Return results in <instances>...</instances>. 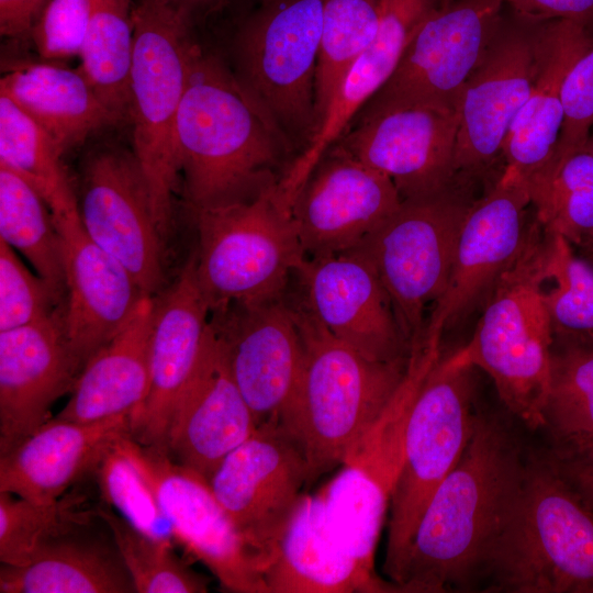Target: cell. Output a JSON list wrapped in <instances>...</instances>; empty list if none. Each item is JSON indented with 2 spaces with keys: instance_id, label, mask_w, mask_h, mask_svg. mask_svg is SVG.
Masks as SVG:
<instances>
[{
  "instance_id": "6da1fadb",
  "label": "cell",
  "mask_w": 593,
  "mask_h": 593,
  "mask_svg": "<svg viewBox=\"0 0 593 593\" xmlns=\"http://www.w3.org/2000/svg\"><path fill=\"white\" fill-rule=\"evenodd\" d=\"M525 469L521 449L505 427L477 414L463 454L419 519L399 592L467 591L482 582Z\"/></svg>"
},
{
  "instance_id": "7a4b0ae2",
  "label": "cell",
  "mask_w": 593,
  "mask_h": 593,
  "mask_svg": "<svg viewBox=\"0 0 593 593\" xmlns=\"http://www.w3.org/2000/svg\"><path fill=\"white\" fill-rule=\"evenodd\" d=\"M287 139L234 76L199 49L176 125L182 193L190 210L251 201L273 189Z\"/></svg>"
},
{
  "instance_id": "3957f363",
  "label": "cell",
  "mask_w": 593,
  "mask_h": 593,
  "mask_svg": "<svg viewBox=\"0 0 593 593\" xmlns=\"http://www.w3.org/2000/svg\"><path fill=\"white\" fill-rule=\"evenodd\" d=\"M305 360L298 390L277 422L307 463V485L351 462L403 383L409 362L373 361L332 336L293 303Z\"/></svg>"
},
{
  "instance_id": "277c9868",
  "label": "cell",
  "mask_w": 593,
  "mask_h": 593,
  "mask_svg": "<svg viewBox=\"0 0 593 593\" xmlns=\"http://www.w3.org/2000/svg\"><path fill=\"white\" fill-rule=\"evenodd\" d=\"M482 581L485 592L593 593V508L555 457L526 462Z\"/></svg>"
},
{
  "instance_id": "5b68a950",
  "label": "cell",
  "mask_w": 593,
  "mask_h": 593,
  "mask_svg": "<svg viewBox=\"0 0 593 593\" xmlns=\"http://www.w3.org/2000/svg\"><path fill=\"white\" fill-rule=\"evenodd\" d=\"M544 238L534 219L522 250L483 303L471 339L457 350L490 376L506 409L530 429L545 427L553 342L544 302Z\"/></svg>"
},
{
  "instance_id": "8992f818",
  "label": "cell",
  "mask_w": 593,
  "mask_h": 593,
  "mask_svg": "<svg viewBox=\"0 0 593 593\" xmlns=\"http://www.w3.org/2000/svg\"><path fill=\"white\" fill-rule=\"evenodd\" d=\"M275 188L251 201L191 210L198 235L193 270L212 315L284 298L305 259Z\"/></svg>"
},
{
  "instance_id": "52a82bcc",
  "label": "cell",
  "mask_w": 593,
  "mask_h": 593,
  "mask_svg": "<svg viewBox=\"0 0 593 593\" xmlns=\"http://www.w3.org/2000/svg\"><path fill=\"white\" fill-rule=\"evenodd\" d=\"M190 20L155 0L133 9L134 49L130 74L133 153L146 178L164 240L178 186L176 125L194 57L200 49Z\"/></svg>"
},
{
  "instance_id": "ba28073f",
  "label": "cell",
  "mask_w": 593,
  "mask_h": 593,
  "mask_svg": "<svg viewBox=\"0 0 593 593\" xmlns=\"http://www.w3.org/2000/svg\"><path fill=\"white\" fill-rule=\"evenodd\" d=\"M473 367L457 351L435 361L412 402L403 461L390 500L383 572L401 581L419 519L463 454L475 422ZM399 592V590H398Z\"/></svg>"
},
{
  "instance_id": "9c48e42d",
  "label": "cell",
  "mask_w": 593,
  "mask_h": 593,
  "mask_svg": "<svg viewBox=\"0 0 593 593\" xmlns=\"http://www.w3.org/2000/svg\"><path fill=\"white\" fill-rule=\"evenodd\" d=\"M458 179L434 195L404 200L359 248L382 281L412 350L426 339L427 311L444 296L462 222L472 205Z\"/></svg>"
},
{
  "instance_id": "30bf717a",
  "label": "cell",
  "mask_w": 593,
  "mask_h": 593,
  "mask_svg": "<svg viewBox=\"0 0 593 593\" xmlns=\"http://www.w3.org/2000/svg\"><path fill=\"white\" fill-rule=\"evenodd\" d=\"M325 0H272L237 41L243 92L287 141L304 142L316 128L315 71Z\"/></svg>"
},
{
  "instance_id": "8fae6325",
  "label": "cell",
  "mask_w": 593,
  "mask_h": 593,
  "mask_svg": "<svg viewBox=\"0 0 593 593\" xmlns=\"http://www.w3.org/2000/svg\"><path fill=\"white\" fill-rule=\"evenodd\" d=\"M503 0H454L418 26L393 75L358 113L429 105L457 111L503 19Z\"/></svg>"
},
{
  "instance_id": "7c38bea8",
  "label": "cell",
  "mask_w": 593,
  "mask_h": 593,
  "mask_svg": "<svg viewBox=\"0 0 593 593\" xmlns=\"http://www.w3.org/2000/svg\"><path fill=\"white\" fill-rule=\"evenodd\" d=\"M210 486L262 573L307 485V463L293 437L272 419L221 462Z\"/></svg>"
},
{
  "instance_id": "4fadbf2b",
  "label": "cell",
  "mask_w": 593,
  "mask_h": 593,
  "mask_svg": "<svg viewBox=\"0 0 593 593\" xmlns=\"http://www.w3.org/2000/svg\"><path fill=\"white\" fill-rule=\"evenodd\" d=\"M152 486L175 540L236 593H268L262 567L199 473L174 461L167 451L125 436L119 440Z\"/></svg>"
},
{
  "instance_id": "5bb4252c",
  "label": "cell",
  "mask_w": 593,
  "mask_h": 593,
  "mask_svg": "<svg viewBox=\"0 0 593 593\" xmlns=\"http://www.w3.org/2000/svg\"><path fill=\"white\" fill-rule=\"evenodd\" d=\"M544 21L503 16L482 60L466 82L457 103L455 171L469 180L502 154L537 68Z\"/></svg>"
},
{
  "instance_id": "9a60e30c",
  "label": "cell",
  "mask_w": 593,
  "mask_h": 593,
  "mask_svg": "<svg viewBox=\"0 0 593 593\" xmlns=\"http://www.w3.org/2000/svg\"><path fill=\"white\" fill-rule=\"evenodd\" d=\"M78 210L83 230L133 276L145 295L163 283L164 238L134 153L102 148L83 166Z\"/></svg>"
},
{
  "instance_id": "2e32d148",
  "label": "cell",
  "mask_w": 593,
  "mask_h": 593,
  "mask_svg": "<svg viewBox=\"0 0 593 593\" xmlns=\"http://www.w3.org/2000/svg\"><path fill=\"white\" fill-rule=\"evenodd\" d=\"M457 134V111L404 105L357 115L333 146L388 176L404 201L434 195L459 179Z\"/></svg>"
},
{
  "instance_id": "e0dca14e",
  "label": "cell",
  "mask_w": 593,
  "mask_h": 593,
  "mask_svg": "<svg viewBox=\"0 0 593 593\" xmlns=\"http://www.w3.org/2000/svg\"><path fill=\"white\" fill-rule=\"evenodd\" d=\"M392 180L332 146L299 189L290 214L305 258L359 248L401 206Z\"/></svg>"
},
{
  "instance_id": "ac0fdd59",
  "label": "cell",
  "mask_w": 593,
  "mask_h": 593,
  "mask_svg": "<svg viewBox=\"0 0 593 593\" xmlns=\"http://www.w3.org/2000/svg\"><path fill=\"white\" fill-rule=\"evenodd\" d=\"M301 303L332 336L366 358L409 362L411 345L371 262L358 250L305 258Z\"/></svg>"
},
{
  "instance_id": "d6986e66",
  "label": "cell",
  "mask_w": 593,
  "mask_h": 593,
  "mask_svg": "<svg viewBox=\"0 0 593 593\" xmlns=\"http://www.w3.org/2000/svg\"><path fill=\"white\" fill-rule=\"evenodd\" d=\"M529 205L525 177L505 166L486 194L473 201L462 222L449 283L429 314L427 331L444 333L483 305L526 242Z\"/></svg>"
},
{
  "instance_id": "ffe728a7",
  "label": "cell",
  "mask_w": 593,
  "mask_h": 593,
  "mask_svg": "<svg viewBox=\"0 0 593 593\" xmlns=\"http://www.w3.org/2000/svg\"><path fill=\"white\" fill-rule=\"evenodd\" d=\"M232 377L257 425L277 419L301 381L305 349L298 316L284 298L211 316Z\"/></svg>"
},
{
  "instance_id": "44dd1931",
  "label": "cell",
  "mask_w": 593,
  "mask_h": 593,
  "mask_svg": "<svg viewBox=\"0 0 593 593\" xmlns=\"http://www.w3.org/2000/svg\"><path fill=\"white\" fill-rule=\"evenodd\" d=\"M257 427L210 320L197 365L176 400L166 451L174 461L209 481L227 455Z\"/></svg>"
},
{
  "instance_id": "7402d4cb",
  "label": "cell",
  "mask_w": 593,
  "mask_h": 593,
  "mask_svg": "<svg viewBox=\"0 0 593 593\" xmlns=\"http://www.w3.org/2000/svg\"><path fill=\"white\" fill-rule=\"evenodd\" d=\"M79 373L64 313L0 332V457L49 421L52 405L71 392Z\"/></svg>"
},
{
  "instance_id": "603a6c76",
  "label": "cell",
  "mask_w": 593,
  "mask_h": 593,
  "mask_svg": "<svg viewBox=\"0 0 593 593\" xmlns=\"http://www.w3.org/2000/svg\"><path fill=\"white\" fill-rule=\"evenodd\" d=\"M66 271L64 329L79 369L130 321L146 296L128 270L83 230L79 211L53 216Z\"/></svg>"
},
{
  "instance_id": "cb8c5ba5",
  "label": "cell",
  "mask_w": 593,
  "mask_h": 593,
  "mask_svg": "<svg viewBox=\"0 0 593 593\" xmlns=\"http://www.w3.org/2000/svg\"><path fill=\"white\" fill-rule=\"evenodd\" d=\"M210 309L195 280L192 258L155 298L149 343V388L131 417V435L166 451L171 413L190 378L210 328Z\"/></svg>"
},
{
  "instance_id": "d4e9b609",
  "label": "cell",
  "mask_w": 593,
  "mask_h": 593,
  "mask_svg": "<svg viewBox=\"0 0 593 593\" xmlns=\"http://www.w3.org/2000/svg\"><path fill=\"white\" fill-rule=\"evenodd\" d=\"M438 7V0H382L373 43L348 69L312 138L276 187V194L287 209L322 156L393 75L416 30Z\"/></svg>"
},
{
  "instance_id": "484cf974",
  "label": "cell",
  "mask_w": 593,
  "mask_h": 593,
  "mask_svg": "<svg viewBox=\"0 0 593 593\" xmlns=\"http://www.w3.org/2000/svg\"><path fill=\"white\" fill-rule=\"evenodd\" d=\"M125 436H132L127 415L92 423L49 419L0 457V491L35 503L55 502Z\"/></svg>"
},
{
  "instance_id": "4316f807",
  "label": "cell",
  "mask_w": 593,
  "mask_h": 593,
  "mask_svg": "<svg viewBox=\"0 0 593 593\" xmlns=\"http://www.w3.org/2000/svg\"><path fill=\"white\" fill-rule=\"evenodd\" d=\"M268 593L398 592L365 572L333 537L323 500L303 493L264 570Z\"/></svg>"
},
{
  "instance_id": "83f0119b",
  "label": "cell",
  "mask_w": 593,
  "mask_h": 593,
  "mask_svg": "<svg viewBox=\"0 0 593 593\" xmlns=\"http://www.w3.org/2000/svg\"><path fill=\"white\" fill-rule=\"evenodd\" d=\"M592 42L590 29L578 22L544 21L532 89L502 148L505 166L513 167L523 177L553 156L563 124L564 79Z\"/></svg>"
},
{
  "instance_id": "f1b7e54d",
  "label": "cell",
  "mask_w": 593,
  "mask_h": 593,
  "mask_svg": "<svg viewBox=\"0 0 593 593\" xmlns=\"http://www.w3.org/2000/svg\"><path fill=\"white\" fill-rule=\"evenodd\" d=\"M154 306L155 298L144 296L125 326L88 359L57 418L92 423L139 410L149 388Z\"/></svg>"
},
{
  "instance_id": "f546056e",
  "label": "cell",
  "mask_w": 593,
  "mask_h": 593,
  "mask_svg": "<svg viewBox=\"0 0 593 593\" xmlns=\"http://www.w3.org/2000/svg\"><path fill=\"white\" fill-rule=\"evenodd\" d=\"M8 97L66 153L120 122L79 69L52 63H21L0 80Z\"/></svg>"
},
{
  "instance_id": "4dcf8cb0",
  "label": "cell",
  "mask_w": 593,
  "mask_h": 593,
  "mask_svg": "<svg viewBox=\"0 0 593 593\" xmlns=\"http://www.w3.org/2000/svg\"><path fill=\"white\" fill-rule=\"evenodd\" d=\"M99 518L47 544L25 566L1 563L0 592H136L112 534L92 532Z\"/></svg>"
},
{
  "instance_id": "1f68e13d",
  "label": "cell",
  "mask_w": 593,
  "mask_h": 593,
  "mask_svg": "<svg viewBox=\"0 0 593 593\" xmlns=\"http://www.w3.org/2000/svg\"><path fill=\"white\" fill-rule=\"evenodd\" d=\"M395 481L358 463H346L318 491L326 524L338 545L370 575L374 552L390 508Z\"/></svg>"
},
{
  "instance_id": "d6a6232c",
  "label": "cell",
  "mask_w": 593,
  "mask_h": 593,
  "mask_svg": "<svg viewBox=\"0 0 593 593\" xmlns=\"http://www.w3.org/2000/svg\"><path fill=\"white\" fill-rule=\"evenodd\" d=\"M545 427L560 459L593 441V335L553 334Z\"/></svg>"
},
{
  "instance_id": "836d02e7",
  "label": "cell",
  "mask_w": 593,
  "mask_h": 593,
  "mask_svg": "<svg viewBox=\"0 0 593 593\" xmlns=\"http://www.w3.org/2000/svg\"><path fill=\"white\" fill-rule=\"evenodd\" d=\"M535 220L579 253L593 244V155L582 148L525 178Z\"/></svg>"
},
{
  "instance_id": "e575fe53",
  "label": "cell",
  "mask_w": 593,
  "mask_h": 593,
  "mask_svg": "<svg viewBox=\"0 0 593 593\" xmlns=\"http://www.w3.org/2000/svg\"><path fill=\"white\" fill-rule=\"evenodd\" d=\"M0 238L22 254L60 300L66 271L60 234L37 190L0 164Z\"/></svg>"
},
{
  "instance_id": "d590c367",
  "label": "cell",
  "mask_w": 593,
  "mask_h": 593,
  "mask_svg": "<svg viewBox=\"0 0 593 593\" xmlns=\"http://www.w3.org/2000/svg\"><path fill=\"white\" fill-rule=\"evenodd\" d=\"M133 49L132 0H94L78 69L122 120L130 118Z\"/></svg>"
},
{
  "instance_id": "8d00e7d4",
  "label": "cell",
  "mask_w": 593,
  "mask_h": 593,
  "mask_svg": "<svg viewBox=\"0 0 593 593\" xmlns=\"http://www.w3.org/2000/svg\"><path fill=\"white\" fill-rule=\"evenodd\" d=\"M65 153L8 97L0 94V164L24 177L52 215L78 212V199L63 164Z\"/></svg>"
},
{
  "instance_id": "74e56055",
  "label": "cell",
  "mask_w": 593,
  "mask_h": 593,
  "mask_svg": "<svg viewBox=\"0 0 593 593\" xmlns=\"http://www.w3.org/2000/svg\"><path fill=\"white\" fill-rule=\"evenodd\" d=\"M79 493L35 503L0 491V561L25 566L49 542L98 518Z\"/></svg>"
},
{
  "instance_id": "f35d334b",
  "label": "cell",
  "mask_w": 593,
  "mask_h": 593,
  "mask_svg": "<svg viewBox=\"0 0 593 593\" xmlns=\"http://www.w3.org/2000/svg\"><path fill=\"white\" fill-rule=\"evenodd\" d=\"M381 5L382 0L324 1L315 71L316 127L348 69L373 43Z\"/></svg>"
},
{
  "instance_id": "ab89813d",
  "label": "cell",
  "mask_w": 593,
  "mask_h": 593,
  "mask_svg": "<svg viewBox=\"0 0 593 593\" xmlns=\"http://www.w3.org/2000/svg\"><path fill=\"white\" fill-rule=\"evenodd\" d=\"M545 233L542 265L544 302L553 334L593 335V264L562 236Z\"/></svg>"
},
{
  "instance_id": "60d3db41",
  "label": "cell",
  "mask_w": 593,
  "mask_h": 593,
  "mask_svg": "<svg viewBox=\"0 0 593 593\" xmlns=\"http://www.w3.org/2000/svg\"><path fill=\"white\" fill-rule=\"evenodd\" d=\"M97 511L110 528L137 593H201L209 590L205 579L174 553L172 544L141 533L107 503Z\"/></svg>"
},
{
  "instance_id": "b9f144b4",
  "label": "cell",
  "mask_w": 593,
  "mask_h": 593,
  "mask_svg": "<svg viewBox=\"0 0 593 593\" xmlns=\"http://www.w3.org/2000/svg\"><path fill=\"white\" fill-rule=\"evenodd\" d=\"M119 440L104 452L92 472L103 500L141 533L155 540L172 544L171 525L152 486L122 450Z\"/></svg>"
},
{
  "instance_id": "7bdbcfd3",
  "label": "cell",
  "mask_w": 593,
  "mask_h": 593,
  "mask_svg": "<svg viewBox=\"0 0 593 593\" xmlns=\"http://www.w3.org/2000/svg\"><path fill=\"white\" fill-rule=\"evenodd\" d=\"M59 301L48 284L31 272L0 238V332L52 316Z\"/></svg>"
},
{
  "instance_id": "ee69618b",
  "label": "cell",
  "mask_w": 593,
  "mask_h": 593,
  "mask_svg": "<svg viewBox=\"0 0 593 593\" xmlns=\"http://www.w3.org/2000/svg\"><path fill=\"white\" fill-rule=\"evenodd\" d=\"M94 0H51L31 40L47 61L79 57Z\"/></svg>"
},
{
  "instance_id": "f6af8a7d",
  "label": "cell",
  "mask_w": 593,
  "mask_h": 593,
  "mask_svg": "<svg viewBox=\"0 0 593 593\" xmlns=\"http://www.w3.org/2000/svg\"><path fill=\"white\" fill-rule=\"evenodd\" d=\"M562 105L563 124L550 160L584 148L593 128V42L572 65L564 79Z\"/></svg>"
},
{
  "instance_id": "bcb514c9",
  "label": "cell",
  "mask_w": 593,
  "mask_h": 593,
  "mask_svg": "<svg viewBox=\"0 0 593 593\" xmlns=\"http://www.w3.org/2000/svg\"><path fill=\"white\" fill-rule=\"evenodd\" d=\"M518 16L535 20H571L593 26V0H503Z\"/></svg>"
},
{
  "instance_id": "7dc6e473",
  "label": "cell",
  "mask_w": 593,
  "mask_h": 593,
  "mask_svg": "<svg viewBox=\"0 0 593 593\" xmlns=\"http://www.w3.org/2000/svg\"><path fill=\"white\" fill-rule=\"evenodd\" d=\"M51 0H0L1 36L31 38Z\"/></svg>"
},
{
  "instance_id": "c3c4849f",
  "label": "cell",
  "mask_w": 593,
  "mask_h": 593,
  "mask_svg": "<svg viewBox=\"0 0 593 593\" xmlns=\"http://www.w3.org/2000/svg\"><path fill=\"white\" fill-rule=\"evenodd\" d=\"M559 466L582 499L593 508V465L555 457Z\"/></svg>"
},
{
  "instance_id": "681fc988",
  "label": "cell",
  "mask_w": 593,
  "mask_h": 593,
  "mask_svg": "<svg viewBox=\"0 0 593 593\" xmlns=\"http://www.w3.org/2000/svg\"><path fill=\"white\" fill-rule=\"evenodd\" d=\"M171 10L184 15L190 21L194 13L215 7L222 0H155Z\"/></svg>"
},
{
  "instance_id": "f907efd6",
  "label": "cell",
  "mask_w": 593,
  "mask_h": 593,
  "mask_svg": "<svg viewBox=\"0 0 593 593\" xmlns=\"http://www.w3.org/2000/svg\"><path fill=\"white\" fill-rule=\"evenodd\" d=\"M564 459L593 465V441L586 445L585 447H583L579 452H577L572 457L564 458Z\"/></svg>"
},
{
  "instance_id": "816d5d0a",
  "label": "cell",
  "mask_w": 593,
  "mask_h": 593,
  "mask_svg": "<svg viewBox=\"0 0 593 593\" xmlns=\"http://www.w3.org/2000/svg\"><path fill=\"white\" fill-rule=\"evenodd\" d=\"M584 148L586 150H589L593 155V128H592V131L590 133V136L588 138V142H586Z\"/></svg>"
},
{
  "instance_id": "f5cc1de1",
  "label": "cell",
  "mask_w": 593,
  "mask_h": 593,
  "mask_svg": "<svg viewBox=\"0 0 593 593\" xmlns=\"http://www.w3.org/2000/svg\"><path fill=\"white\" fill-rule=\"evenodd\" d=\"M580 255L583 256L584 258L593 257V244Z\"/></svg>"
},
{
  "instance_id": "db71d44e",
  "label": "cell",
  "mask_w": 593,
  "mask_h": 593,
  "mask_svg": "<svg viewBox=\"0 0 593 593\" xmlns=\"http://www.w3.org/2000/svg\"><path fill=\"white\" fill-rule=\"evenodd\" d=\"M454 0H438L439 7H445L451 3Z\"/></svg>"
},
{
  "instance_id": "11a10c76",
  "label": "cell",
  "mask_w": 593,
  "mask_h": 593,
  "mask_svg": "<svg viewBox=\"0 0 593 593\" xmlns=\"http://www.w3.org/2000/svg\"><path fill=\"white\" fill-rule=\"evenodd\" d=\"M585 259H588L591 264H593V257L585 258Z\"/></svg>"
}]
</instances>
